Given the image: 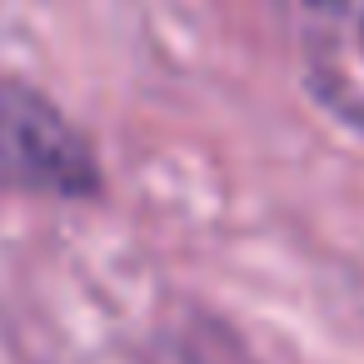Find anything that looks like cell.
<instances>
[{"mask_svg":"<svg viewBox=\"0 0 364 364\" xmlns=\"http://www.w3.org/2000/svg\"><path fill=\"white\" fill-rule=\"evenodd\" d=\"M0 170L31 190L90 195L100 185L90 145L31 85L0 75Z\"/></svg>","mask_w":364,"mask_h":364,"instance_id":"obj_1","label":"cell"}]
</instances>
